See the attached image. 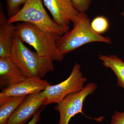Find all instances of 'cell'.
Wrapping results in <instances>:
<instances>
[{
	"label": "cell",
	"mask_w": 124,
	"mask_h": 124,
	"mask_svg": "<svg viewBox=\"0 0 124 124\" xmlns=\"http://www.w3.org/2000/svg\"><path fill=\"white\" fill-rule=\"evenodd\" d=\"M27 78L11 57H0V87L1 90L20 83Z\"/></svg>",
	"instance_id": "obj_10"
},
{
	"label": "cell",
	"mask_w": 124,
	"mask_h": 124,
	"mask_svg": "<svg viewBox=\"0 0 124 124\" xmlns=\"http://www.w3.org/2000/svg\"><path fill=\"white\" fill-rule=\"evenodd\" d=\"M44 108V107L41 108L37 113H36L35 115L32 117V119L28 124H37L39 121L40 118L41 113Z\"/></svg>",
	"instance_id": "obj_18"
},
{
	"label": "cell",
	"mask_w": 124,
	"mask_h": 124,
	"mask_svg": "<svg viewBox=\"0 0 124 124\" xmlns=\"http://www.w3.org/2000/svg\"><path fill=\"white\" fill-rule=\"evenodd\" d=\"M45 100L42 92L31 94L18 107L6 124H25L44 106Z\"/></svg>",
	"instance_id": "obj_8"
},
{
	"label": "cell",
	"mask_w": 124,
	"mask_h": 124,
	"mask_svg": "<svg viewBox=\"0 0 124 124\" xmlns=\"http://www.w3.org/2000/svg\"><path fill=\"white\" fill-rule=\"evenodd\" d=\"M52 15L53 20L58 25L69 27L78 17V11L71 0H42Z\"/></svg>",
	"instance_id": "obj_7"
},
{
	"label": "cell",
	"mask_w": 124,
	"mask_h": 124,
	"mask_svg": "<svg viewBox=\"0 0 124 124\" xmlns=\"http://www.w3.org/2000/svg\"><path fill=\"white\" fill-rule=\"evenodd\" d=\"M78 11L86 13L88 10L93 0H71Z\"/></svg>",
	"instance_id": "obj_16"
},
{
	"label": "cell",
	"mask_w": 124,
	"mask_h": 124,
	"mask_svg": "<svg viewBox=\"0 0 124 124\" xmlns=\"http://www.w3.org/2000/svg\"><path fill=\"white\" fill-rule=\"evenodd\" d=\"M123 17H124V11L122 12L120 14Z\"/></svg>",
	"instance_id": "obj_19"
},
{
	"label": "cell",
	"mask_w": 124,
	"mask_h": 124,
	"mask_svg": "<svg viewBox=\"0 0 124 124\" xmlns=\"http://www.w3.org/2000/svg\"><path fill=\"white\" fill-rule=\"evenodd\" d=\"M97 86L95 83H88L79 92L70 94L57 104L54 108L60 115L58 124H69L71 119L79 113L91 118L83 112V104L88 96L94 93Z\"/></svg>",
	"instance_id": "obj_6"
},
{
	"label": "cell",
	"mask_w": 124,
	"mask_h": 124,
	"mask_svg": "<svg viewBox=\"0 0 124 124\" xmlns=\"http://www.w3.org/2000/svg\"><path fill=\"white\" fill-rule=\"evenodd\" d=\"M28 96H10L0 99V124H6L11 115Z\"/></svg>",
	"instance_id": "obj_13"
},
{
	"label": "cell",
	"mask_w": 124,
	"mask_h": 124,
	"mask_svg": "<svg viewBox=\"0 0 124 124\" xmlns=\"http://www.w3.org/2000/svg\"><path fill=\"white\" fill-rule=\"evenodd\" d=\"M10 57L27 78L42 79L47 73L54 70L53 61L31 50L24 45L16 33Z\"/></svg>",
	"instance_id": "obj_2"
},
{
	"label": "cell",
	"mask_w": 124,
	"mask_h": 124,
	"mask_svg": "<svg viewBox=\"0 0 124 124\" xmlns=\"http://www.w3.org/2000/svg\"><path fill=\"white\" fill-rule=\"evenodd\" d=\"M71 31L56 39L58 51L64 55L75 50L84 45L94 42L111 44V38L95 32L92 28L91 22L86 13H80L73 23Z\"/></svg>",
	"instance_id": "obj_1"
},
{
	"label": "cell",
	"mask_w": 124,
	"mask_h": 124,
	"mask_svg": "<svg viewBox=\"0 0 124 124\" xmlns=\"http://www.w3.org/2000/svg\"><path fill=\"white\" fill-rule=\"evenodd\" d=\"M50 84L47 80L28 77L22 82L1 90L0 99L10 96H24L44 91Z\"/></svg>",
	"instance_id": "obj_9"
},
{
	"label": "cell",
	"mask_w": 124,
	"mask_h": 124,
	"mask_svg": "<svg viewBox=\"0 0 124 124\" xmlns=\"http://www.w3.org/2000/svg\"><path fill=\"white\" fill-rule=\"evenodd\" d=\"M8 18L0 3V57H11L16 33V25L8 22Z\"/></svg>",
	"instance_id": "obj_11"
},
{
	"label": "cell",
	"mask_w": 124,
	"mask_h": 124,
	"mask_svg": "<svg viewBox=\"0 0 124 124\" xmlns=\"http://www.w3.org/2000/svg\"><path fill=\"white\" fill-rule=\"evenodd\" d=\"M27 0H6L8 18L14 17L20 11L21 7Z\"/></svg>",
	"instance_id": "obj_15"
},
{
	"label": "cell",
	"mask_w": 124,
	"mask_h": 124,
	"mask_svg": "<svg viewBox=\"0 0 124 124\" xmlns=\"http://www.w3.org/2000/svg\"><path fill=\"white\" fill-rule=\"evenodd\" d=\"M98 58L104 67L113 71L117 78V85L124 89V62L122 59L114 54H101Z\"/></svg>",
	"instance_id": "obj_12"
},
{
	"label": "cell",
	"mask_w": 124,
	"mask_h": 124,
	"mask_svg": "<svg viewBox=\"0 0 124 124\" xmlns=\"http://www.w3.org/2000/svg\"><path fill=\"white\" fill-rule=\"evenodd\" d=\"M8 22L13 23L20 22L30 23L57 37L62 36L69 29V27L58 25L51 19L45 9L42 0H27L20 11L8 19Z\"/></svg>",
	"instance_id": "obj_4"
},
{
	"label": "cell",
	"mask_w": 124,
	"mask_h": 124,
	"mask_svg": "<svg viewBox=\"0 0 124 124\" xmlns=\"http://www.w3.org/2000/svg\"><path fill=\"white\" fill-rule=\"evenodd\" d=\"M80 69V65L76 63L67 79L57 84L50 85L42 91L45 98L44 106L58 104L67 95L82 90L87 80L84 77Z\"/></svg>",
	"instance_id": "obj_5"
},
{
	"label": "cell",
	"mask_w": 124,
	"mask_h": 124,
	"mask_svg": "<svg viewBox=\"0 0 124 124\" xmlns=\"http://www.w3.org/2000/svg\"><path fill=\"white\" fill-rule=\"evenodd\" d=\"M91 27L95 32L101 35L106 32L109 28L108 19L104 16H98L91 22Z\"/></svg>",
	"instance_id": "obj_14"
},
{
	"label": "cell",
	"mask_w": 124,
	"mask_h": 124,
	"mask_svg": "<svg viewBox=\"0 0 124 124\" xmlns=\"http://www.w3.org/2000/svg\"><path fill=\"white\" fill-rule=\"evenodd\" d=\"M16 33L23 42L32 46L40 56L53 61L63 60L64 55L59 52L56 47V39L58 37L53 33L27 22L17 23Z\"/></svg>",
	"instance_id": "obj_3"
},
{
	"label": "cell",
	"mask_w": 124,
	"mask_h": 124,
	"mask_svg": "<svg viewBox=\"0 0 124 124\" xmlns=\"http://www.w3.org/2000/svg\"><path fill=\"white\" fill-rule=\"evenodd\" d=\"M110 124H124V111H116L112 116Z\"/></svg>",
	"instance_id": "obj_17"
}]
</instances>
